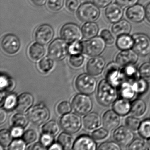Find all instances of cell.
<instances>
[{
  "mask_svg": "<svg viewBox=\"0 0 150 150\" xmlns=\"http://www.w3.org/2000/svg\"><path fill=\"white\" fill-rule=\"evenodd\" d=\"M118 93L117 88L109 83L106 79L102 80L97 88V100L103 106H110L116 100Z\"/></svg>",
  "mask_w": 150,
  "mask_h": 150,
  "instance_id": "1",
  "label": "cell"
},
{
  "mask_svg": "<svg viewBox=\"0 0 150 150\" xmlns=\"http://www.w3.org/2000/svg\"><path fill=\"white\" fill-rule=\"evenodd\" d=\"M75 85L81 93L89 95L93 93L96 90L97 81L93 75L89 73H83L77 77Z\"/></svg>",
  "mask_w": 150,
  "mask_h": 150,
  "instance_id": "2",
  "label": "cell"
},
{
  "mask_svg": "<svg viewBox=\"0 0 150 150\" xmlns=\"http://www.w3.org/2000/svg\"><path fill=\"white\" fill-rule=\"evenodd\" d=\"M99 8L94 3L85 2L81 4L78 9L77 16L84 22L95 21L98 20L100 14Z\"/></svg>",
  "mask_w": 150,
  "mask_h": 150,
  "instance_id": "3",
  "label": "cell"
},
{
  "mask_svg": "<svg viewBox=\"0 0 150 150\" xmlns=\"http://www.w3.org/2000/svg\"><path fill=\"white\" fill-rule=\"evenodd\" d=\"M79 114L69 113L63 115L59 120L61 128L66 132L74 134L79 132L82 126V119Z\"/></svg>",
  "mask_w": 150,
  "mask_h": 150,
  "instance_id": "4",
  "label": "cell"
},
{
  "mask_svg": "<svg viewBox=\"0 0 150 150\" xmlns=\"http://www.w3.org/2000/svg\"><path fill=\"white\" fill-rule=\"evenodd\" d=\"M30 121L34 125H41L46 122L50 117V111L43 103H39L32 107L28 114Z\"/></svg>",
  "mask_w": 150,
  "mask_h": 150,
  "instance_id": "5",
  "label": "cell"
},
{
  "mask_svg": "<svg viewBox=\"0 0 150 150\" xmlns=\"http://www.w3.org/2000/svg\"><path fill=\"white\" fill-rule=\"evenodd\" d=\"M68 44L62 38H57L53 40L48 48L49 56L56 61L63 60L69 53Z\"/></svg>",
  "mask_w": 150,
  "mask_h": 150,
  "instance_id": "6",
  "label": "cell"
},
{
  "mask_svg": "<svg viewBox=\"0 0 150 150\" xmlns=\"http://www.w3.org/2000/svg\"><path fill=\"white\" fill-rule=\"evenodd\" d=\"M83 53L89 57L100 56L106 47V43L101 37L93 38L82 42Z\"/></svg>",
  "mask_w": 150,
  "mask_h": 150,
  "instance_id": "7",
  "label": "cell"
},
{
  "mask_svg": "<svg viewBox=\"0 0 150 150\" xmlns=\"http://www.w3.org/2000/svg\"><path fill=\"white\" fill-rule=\"evenodd\" d=\"M60 35L61 38L69 44L81 41L83 36L82 30L79 26L73 23L63 25L60 29Z\"/></svg>",
  "mask_w": 150,
  "mask_h": 150,
  "instance_id": "8",
  "label": "cell"
},
{
  "mask_svg": "<svg viewBox=\"0 0 150 150\" xmlns=\"http://www.w3.org/2000/svg\"><path fill=\"white\" fill-rule=\"evenodd\" d=\"M72 106L74 111L79 115H86L93 108V101L88 95L79 94L74 97Z\"/></svg>",
  "mask_w": 150,
  "mask_h": 150,
  "instance_id": "9",
  "label": "cell"
},
{
  "mask_svg": "<svg viewBox=\"0 0 150 150\" xmlns=\"http://www.w3.org/2000/svg\"><path fill=\"white\" fill-rule=\"evenodd\" d=\"M105 79L117 88L124 81L120 65L116 62H111L106 66L104 72Z\"/></svg>",
  "mask_w": 150,
  "mask_h": 150,
  "instance_id": "10",
  "label": "cell"
},
{
  "mask_svg": "<svg viewBox=\"0 0 150 150\" xmlns=\"http://www.w3.org/2000/svg\"><path fill=\"white\" fill-rule=\"evenodd\" d=\"M134 40V50L141 56H146L150 53V38L143 33H137L132 36Z\"/></svg>",
  "mask_w": 150,
  "mask_h": 150,
  "instance_id": "11",
  "label": "cell"
},
{
  "mask_svg": "<svg viewBox=\"0 0 150 150\" xmlns=\"http://www.w3.org/2000/svg\"><path fill=\"white\" fill-rule=\"evenodd\" d=\"M2 50L7 54L13 55L20 50L21 42L18 36L14 34H8L2 38L1 42Z\"/></svg>",
  "mask_w": 150,
  "mask_h": 150,
  "instance_id": "12",
  "label": "cell"
},
{
  "mask_svg": "<svg viewBox=\"0 0 150 150\" xmlns=\"http://www.w3.org/2000/svg\"><path fill=\"white\" fill-rule=\"evenodd\" d=\"M54 36V30L51 25L43 24L38 26L35 32V38L37 42L46 45L51 42Z\"/></svg>",
  "mask_w": 150,
  "mask_h": 150,
  "instance_id": "13",
  "label": "cell"
},
{
  "mask_svg": "<svg viewBox=\"0 0 150 150\" xmlns=\"http://www.w3.org/2000/svg\"><path fill=\"white\" fill-rule=\"evenodd\" d=\"M113 136L117 143L120 145L125 146L133 141L134 135L132 130L126 126L122 125L116 129Z\"/></svg>",
  "mask_w": 150,
  "mask_h": 150,
  "instance_id": "14",
  "label": "cell"
},
{
  "mask_svg": "<svg viewBox=\"0 0 150 150\" xmlns=\"http://www.w3.org/2000/svg\"><path fill=\"white\" fill-rule=\"evenodd\" d=\"M106 61L104 58L100 56L93 57L88 61L86 70L88 73L93 76L100 75L104 70Z\"/></svg>",
  "mask_w": 150,
  "mask_h": 150,
  "instance_id": "15",
  "label": "cell"
},
{
  "mask_svg": "<svg viewBox=\"0 0 150 150\" xmlns=\"http://www.w3.org/2000/svg\"><path fill=\"white\" fill-rule=\"evenodd\" d=\"M138 53L133 50H124L119 52L116 57V62L120 66L135 64L138 60Z\"/></svg>",
  "mask_w": 150,
  "mask_h": 150,
  "instance_id": "16",
  "label": "cell"
},
{
  "mask_svg": "<svg viewBox=\"0 0 150 150\" xmlns=\"http://www.w3.org/2000/svg\"><path fill=\"white\" fill-rule=\"evenodd\" d=\"M104 15L109 22L115 23L122 20L124 10L122 7L117 3H112L107 7L104 11Z\"/></svg>",
  "mask_w": 150,
  "mask_h": 150,
  "instance_id": "17",
  "label": "cell"
},
{
  "mask_svg": "<svg viewBox=\"0 0 150 150\" xmlns=\"http://www.w3.org/2000/svg\"><path fill=\"white\" fill-rule=\"evenodd\" d=\"M128 20L135 23H139L146 17L145 8L142 5L137 4L127 8L125 13Z\"/></svg>",
  "mask_w": 150,
  "mask_h": 150,
  "instance_id": "18",
  "label": "cell"
},
{
  "mask_svg": "<svg viewBox=\"0 0 150 150\" xmlns=\"http://www.w3.org/2000/svg\"><path fill=\"white\" fill-rule=\"evenodd\" d=\"M120 123V115L113 110H108L103 116V125L109 131H112L117 128Z\"/></svg>",
  "mask_w": 150,
  "mask_h": 150,
  "instance_id": "19",
  "label": "cell"
},
{
  "mask_svg": "<svg viewBox=\"0 0 150 150\" xmlns=\"http://www.w3.org/2000/svg\"><path fill=\"white\" fill-rule=\"evenodd\" d=\"M97 145L94 139L86 135L79 136L74 141L73 149L78 150H95Z\"/></svg>",
  "mask_w": 150,
  "mask_h": 150,
  "instance_id": "20",
  "label": "cell"
},
{
  "mask_svg": "<svg viewBox=\"0 0 150 150\" xmlns=\"http://www.w3.org/2000/svg\"><path fill=\"white\" fill-rule=\"evenodd\" d=\"M34 102V96L31 93H23L18 96L16 110L19 112L25 113L32 108Z\"/></svg>",
  "mask_w": 150,
  "mask_h": 150,
  "instance_id": "21",
  "label": "cell"
},
{
  "mask_svg": "<svg viewBox=\"0 0 150 150\" xmlns=\"http://www.w3.org/2000/svg\"><path fill=\"white\" fill-rule=\"evenodd\" d=\"M101 118L98 113L93 112L86 115L83 118L84 127L88 130H93L100 126Z\"/></svg>",
  "mask_w": 150,
  "mask_h": 150,
  "instance_id": "22",
  "label": "cell"
},
{
  "mask_svg": "<svg viewBox=\"0 0 150 150\" xmlns=\"http://www.w3.org/2000/svg\"><path fill=\"white\" fill-rule=\"evenodd\" d=\"M129 101L122 98L117 99L113 103V110L120 116L126 115L131 111V103Z\"/></svg>",
  "mask_w": 150,
  "mask_h": 150,
  "instance_id": "23",
  "label": "cell"
},
{
  "mask_svg": "<svg viewBox=\"0 0 150 150\" xmlns=\"http://www.w3.org/2000/svg\"><path fill=\"white\" fill-rule=\"evenodd\" d=\"M45 53V48L43 45L38 42L31 44L28 50L29 57L34 61H38L42 58Z\"/></svg>",
  "mask_w": 150,
  "mask_h": 150,
  "instance_id": "24",
  "label": "cell"
},
{
  "mask_svg": "<svg viewBox=\"0 0 150 150\" xmlns=\"http://www.w3.org/2000/svg\"><path fill=\"white\" fill-rule=\"evenodd\" d=\"M131 29V23L124 19L114 23L111 27L112 32L117 36L123 35H129Z\"/></svg>",
  "mask_w": 150,
  "mask_h": 150,
  "instance_id": "25",
  "label": "cell"
},
{
  "mask_svg": "<svg viewBox=\"0 0 150 150\" xmlns=\"http://www.w3.org/2000/svg\"><path fill=\"white\" fill-rule=\"evenodd\" d=\"M118 93L121 98H124L127 100H132L136 93L134 89L133 84L128 81H124L118 88Z\"/></svg>",
  "mask_w": 150,
  "mask_h": 150,
  "instance_id": "26",
  "label": "cell"
},
{
  "mask_svg": "<svg viewBox=\"0 0 150 150\" xmlns=\"http://www.w3.org/2000/svg\"><path fill=\"white\" fill-rule=\"evenodd\" d=\"M134 65L125 66L121 69L124 79L126 81L133 82L139 78V71Z\"/></svg>",
  "mask_w": 150,
  "mask_h": 150,
  "instance_id": "27",
  "label": "cell"
},
{
  "mask_svg": "<svg viewBox=\"0 0 150 150\" xmlns=\"http://www.w3.org/2000/svg\"><path fill=\"white\" fill-rule=\"evenodd\" d=\"M83 37L86 39H89L96 37L99 31V26L94 22H86L81 28Z\"/></svg>",
  "mask_w": 150,
  "mask_h": 150,
  "instance_id": "28",
  "label": "cell"
},
{
  "mask_svg": "<svg viewBox=\"0 0 150 150\" xmlns=\"http://www.w3.org/2000/svg\"><path fill=\"white\" fill-rule=\"evenodd\" d=\"M117 47L121 50H129L133 48L134 40L132 36L129 35H123L118 36L116 40Z\"/></svg>",
  "mask_w": 150,
  "mask_h": 150,
  "instance_id": "29",
  "label": "cell"
},
{
  "mask_svg": "<svg viewBox=\"0 0 150 150\" xmlns=\"http://www.w3.org/2000/svg\"><path fill=\"white\" fill-rule=\"evenodd\" d=\"M146 110V104L143 100L136 99L132 103L130 112L134 116H141L145 113Z\"/></svg>",
  "mask_w": 150,
  "mask_h": 150,
  "instance_id": "30",
  "label": "cell"
},
{
  "mask_svg": "<svg viewBox=\"0 0 150 150\" xmlns=\"http://www.w3.org/2000/svg\"><path fill=\"white\" fill-rule=\"evenodd\" d=\"M57 140L58 142L63 146L64 149L66 150L73 149L75 141L71 133L66 132L60 133L58 137Z\"/></svg>",
  "mask_w": 150,
  "mask_h": 150,
  "instance_id": "31",
  "label": "cell"
},
{
  "mask_svg": "<svg viewBox=\"0 0 150 150\" xmlns=\"http://www.w3.org/2000/svg\"><path fill=\"white\" fill-rule=\"evenodd\" d=\"M60 125L57 122L54 120H51L44 125L42 127V131L43 133L55 137L60 131Z\"/></svg>",
  "mask_w": 150,
  "mask_h": 150,
  "instance_id": "32",
  "label": "cell"
},
{
  "mask_svg": "<svg viewBox=\"0 0 150 150\" xmlns=\"http://www.w3.org/2000/svg\"><path fill=\"white\" fill-rule=\"evenodd\" d=\"M18 96L15 93H10L7 95L1 104V107L7 110H13L16 108L18 103Z\"/></svg>",
  "mask_w": 150,
  "mask_h": 150,
  "instance_id": "33",
  "label": "cell"
},
{
  "mask_svg": "<svg viewBox=\"0 0 150 150\" xmlns=\"http://www.w3.org/2000/svg\"><path fill=\"white\" fill-rule=\"evenodd\" d=\"M29 121L28 116L21 112L15 114L11 119L13 126L21 127L23 129L27 127Z\"/></svg>",
  "mask_w": 150,
  "mask_h": 150,
  "instance_id": "34",
  "label": "cell"
},
{
  "mask_svg": "<svg viewBox=\"0 0 150 150\" xmlns=\"http://www.w3.org/2000/svg\"><path fill=\"white\" fill-rule=\"evenodd\" d=\"M15 86L16 82L14 79L7 77L5 74H1L0 85L1 91L11 92L14 89Z\"/></svg>",
  "mask_w": 150,
  "mask_h": 150,
  "instance_id": "35",
  "label": "cell"
},
{
  "mask_svg": "<svg viewBox=\"0 0 150 150\" xmlns=\"http://www.w3.org/2000/svg\"><path fill=\"white\" fill-rule=\"evenodd\" d=\"M54 64V59L50 56H46L39 61L38 67L42 72L47 73L52 70Z\"/></svg>",
  "mask_w": 150,
  "mask_h": 150,
  "instance_id": "36",
  "label": "cell"
},
{
  "mask_svg": "<svg viewBox=\"0 0 150 150\" xmlns=\"http://www.w3.org/2000/svg\"><path fill=\"white\" fill-rule=\"evenodd\" d=\"M136 93L138 94H143L147 92L148 89V84L147 80L140 78L132 83Z\"/></svg>",
  "mask_w": 150,
  "mask_h": 150,
  "instance_id": "37",
  "label": "cell"
},
{
  "mask_svg": "<svg viewBox=\"0 0 150 150\" xmlns=\"http://www.w3.org/2000/svg\"><path fill=\"white\" fill-rule=\"evenodd\" d=\"M138 131L139 135L143 138H150V119H145L142 121Z\"/></svg>",
  "mask_w": 150,
  "mask_h": 150,
  "instance_id": "38",
  "label": "cell"
},
{
  "mask_svg": "<svg viewBox=\"0 0 150 150\" xmlns=\"http://www.w3.org/2000/svg\"><path fill=\"white\" fill-rule=\"evenodd\" d=\"M13 136L11 132L7 129H2L0 131V143L4 147H8L13 141Z\"/></svg>",
  "mask_w": 150,
  "mask_h": 150,
  "instance_id": "39",
  "label": "cell"
},
{
  "mask_svg": "<svg viewBox=\"0 0 150 150\" xmlns=\"http://www.w3.org/2000/svg\"><path fill=\"white\" fill-rule=\"evenodd\" d=\"M141 122L139 118L135 116H129L125 118V124L126 127L132 131H136L138 130Z\"/></svg>",
  "mask_w": 150,
  "mask_h": 150,
  "instance_id": "40",
  "label": "cell"
},
{
  "mask_svg": "<svg viewBox=\"0 0 150 150\" xmlns=\"http://www.w3.org/2000/svg\"><path fill=\"white\" fill-rule=\"evenodd\" d=\"M85 57L84 56L80 54H73L71 55L69 58V63L70 64L75 68L81 67L84 63Z\"/></svg>",
  "mask_w": 150,
  "mask_h": 150,
  "instance_id": "41",
  "label": "cell"
},
{
  "mask_svg": "<svg viewBox=\"0 0 150 150\" xmlns=\"http://www.w3.org/2000/svg\"><path fill=\"white\" fill-rule=\"evenodd\" d=\"M146 143L142 139L137 138L133 140L129 145L131 150H144L147 149Z\"/></svg>",
  "mask_w": 150,
  "mask_h": 150,
  "instance_id": "42",
  "label": "cell"
},
{
  "mask_svg": "<svg viewBox=\"0 0 150 150\" xmlns=\"http://www.w3.org/2000/svg\"><path fill=\"white\" fill-rule=\"evenodd\" d=\"M64 4V0H48L47 7L51 11L58 12L62 9Z\"/></svg>",
  "mask_w": 150,
  "mask_h": 150,
  "instance_id": "43",
  "label": "cell"
},
{
  "mask_svg": "<svg viewBox=\"0 0 150 150\" xmlns=\"http://www.w3.org/2000/svg\"><path fill=\"white\" fill-rule=\"evenodd\" d=\"M68 52L71 55L80 54L83 52L82 42L78 41L69 44Z\"/></svg>",
  "mask_w": 150,
  "mask_h": 150,
  "instance_id": "44",
  "label": "cell"
},
{
  "mask_svg": "<svg viewBox=\"0 0 150 150\" xmlns=\"http://www.w3.org/2000/svg\"><path fill=\"white\" fill-rule=\"evenodd\" d=\"M97 149L103 150H120L121 149L120 145L114 141H106L101 144Z\"/></svg>",
  "mask_w": 150,
  "mask_h": 150,
  "instance_id": "45",
  "label": "cell"
},
{
  "mask_svg": "<svg viewBox=\"0 0 150 150\" xmlns=\"http://www.w3.org/2000/svg\"><path fill=\"white\" fill-rule=\"evenodd\" d=\"M71 110V105L69 102L67 101L61 102L57 107V111L59 115H65L70 113Z\"/></svg>",
  "mask_w": 150,
  "mask_h": 150,
  "instance_id": "46",
  "label": "cell"
},
{
  "mask_svg": "<svg viewBox=\"0 0 150 150\" xmlns=\"http://www.w3.org/2000/svg\"><path fill=\"white\" fill-rule=\"evenodd\" d=\"M109 131L105 128H100L93 132L92 137L95 140H101L107 138L109 135Z\"/></svg>",
  "mask_w": 150,
  "mask_h": 150,
  "instance_id": "47",
  "label": "cell"
},
{
  "mask_svg": "<svg viewBox=\"0 0 150 150\" xmlns=\"http://www.w3.org/2000/svg\"><path fill=\"white\" fill-rule=\"evenodd\" d=\"M38 137L37 133L35 130L30 129L25 131L23 136V139L27 144H31L35 142Z\"/></svg>",
  "mask_w": 150,
  "mask_h": 150,
  "instance_id": "48",
  "label": "cell"
},
{
  "mask_svg": "<svg viewBox=\"0 0 150 150\" xmlns=\"http://www.w3.org/2000/svg\"><path fill=\"white\" fill-rule=\"evenodd\" d=\"M140 76L147 81L150 80V63L145 62L142 64L139 69Z\"/></svg>",
  "mask_w": 150,
  "mask_h": 150,
  "instance_id": "49",
  "label": "cell"
},
{
  "mask_svg": "<svg viewBox=\"0 0 150 150\" xmlns=\"http://www.w3.org/2000/svg\"><path fill=\"white\" fill-rule=\"evenodd\" d=\"M27 143L23 139H16L13 140L8 146V150H24L26 149Z\"/></svg>",
  "mask_w": 150,
  "mask_h": 150,
  "instance_id": "50",
  "label": "cell"
},
{
  "mask_svg": "<svg viewBox=\"0 0 150 150\" xmlns=\"http://www.w3.org/2000/svg\"><path fill=\"white\" fill-rule=\"evenodd\" d=\"M80 0H66V7L68 11L71 13L78 11L81 6Z\"/></svg>",
  "mask_w": 150,
  "mask_h": 150,
  "instance_id": "51",
  "label": "cell"
},
{
  "mask_svg": "<svg viewBox=\"0 0 150 150\" xmlns=\"http://www.w3.org/2000/svg\"><path fill=\"white\" fill-rule=\"evenodd\" d=\"M100 36L105 41L107 44L111 45L115 42V38L111 32L108 30H103L101 32Z\"/></svg>",
  "mask_w": 150,
  "mask_h": 150,
  "instance_id": "52",
  "label": "cell"
},
{
  "mask_svg": "<svg viewBox=\"0 0 150 150\" xmlns=\"http://www.w3.org/2000/svg\"><path fill=\"white\" fill-rule=\"evenodd\" d=\"M53 136L46 133H43L40 138L41 143L45 147H50L54 143V137Z\"/></svg>",
  "mask_w": 150,
  "mask_h": 150,
  "instance_id": "53",
  "label": "cell"
},
{
  "mask_svg": "<svg viewBox=\"0 0 150 150\" xmlns=\"http://www.w3.org/2000/svg\"><path fill=\"white\" fill-rule=\"evenodd\" d=\"M139 1V0H115L117 4L124 8L132 6L137 4Z\"/></svg>",
  "mask_w": 150,
  "mask_h": 150,
  "instance_id": "54",
  "label": "cell"
},
{
  "mask_svg": "<svg viewBox=\"0 0 150 150\" xmlns=\"http://www.w3.org/2000/svg\"><path fill=\"white\" fill-rule=\"evenodd\" d=\"M10 132L13 137L16 138H18L23 137L24 133L23 128L16 126H13Z\"/></svg>",
  "mask_w": 150,
  "mask_h": 150,
  "instance_id": "55",
  "label": "cell"
},
{
  "mask_svg": "<svg viewBox=\"0 0 150 150\" xmlns=\"http://www.w3.org/2000/svg\"><path fill=\"white\" fill-rule=\"evenodd\" d=\"M113 0H93V2L100 8H104L111 4Z\"/></svg>",
  "mask_w": 150,
  "mask_h": 150,
  "instance_id": "56",
  "label": "cell"
},
{
  "mask_svg": "<svg viewBox=\"0 0 150 150\" xmlns=\"http://www.w3.org/2000/svg\"><path fill=\"white\" fill-rule=\"evenodd\" d=\"M0 111H1L0 124L1 125L4 123L6 120L7 117V110L2 108H1Z\"/></svg>",
  "mask_w": 150,
  "mask_h": 150,
  "instance_id": "57",
  "label": "cell"
},
{
  "mask_svg": "<svg viewBox=\"0 0 150 150\" xmlns=\"http://www.w3.org/2000/svg\"><path fill=\"white\" fill-rule=\"evenodd\" d=\"M29 149H30V150H45L47 149L45 146L42 144L40 143H35V144H33V145L30 146V147L28 148Z\"/></svg>",
  "mask_w": 150,
  "mask_h": 150,
  "instance_id": "58",
  "label": "cell"
},
{
  "mask_svg": "<svg viewBox=\"0 0 150 150\" xmlns=\"http://www.w3.org/2000/svg\"><path fill=\"white\" fill-rule=\"evenodd\" d=\"M31 3L38 7H42L45 5L48 0H30Z\"/></svg>",
  "mask_w": 150,
  "mask_h": 150,
  "instance_id": "59",
  "label": "cell"
},
{
  "mask_svg": "<svg viewBox=\"0 0 150 150\" xmlns=\"http://www.w3.org/2000/svg\"><path fill=\"white\" fill-rule=\"evenodd\" d=\"M48 149L49 150H61L64 149V148L61 145V144L59 142H58V143H53Z\"/></svg>",
  "mask_w": 150,
  "mask_h": 150,
  "instance_id": "60",
  "label": "cell"
},
{
  "mask_svg": "<svg viewBox=\"0 0 150 150\" xmlns=\"http://www.w3.org/2000/svg\"><path fill=\"white\" fill-rule=\"evenodd\" d=\"M146 18L147 21L150 23V2L147 4L145 7Z\"/></svg>",
  "mask_w": 150,
  "mask_h": 150,
  "instance_id": "61",
  "label": "cell"
},
{
  "mask_svg": "<svg viewBox=\"0 0 150 150\" xmlns=\"http://www.w3.org/2000/svg\"><path fill=\"white\" fill-rule=\"evenodd\" d=\"M146 144H147V146L150 148V138L146 140Z\"/></svg>",
  "mask_w": 150,
  "mask_h": 150,
  "instance_id": "62",
  "label": "cell"
}]
</instances>
